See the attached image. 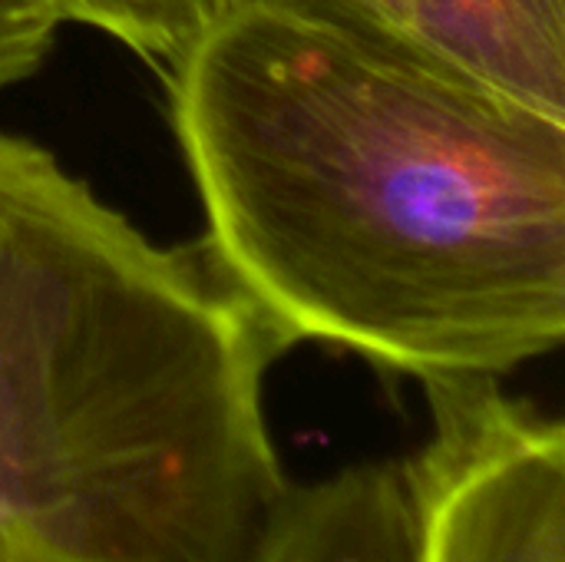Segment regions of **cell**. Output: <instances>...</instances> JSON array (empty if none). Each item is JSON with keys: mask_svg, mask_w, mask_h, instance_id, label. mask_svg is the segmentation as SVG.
<instances>
[{"mask_svg": "<svg viewBox=\"0 0 565 562\" xmlns=\"http://www.w3.org/2000/svg\"><path fill=\"white\" fill-rule=\"evenodd\" d=\"M56 23L93 26L166 76L199 46L228 7L225 0H36Z\"/></svg>", "mask_w": 565, "mask_h": 562, "instance_id": "obj_6", "label": "cell"}, {"mask_svg": "<svg viewBox=\"0 0 565 562\" xmlns=\"http://www.w3.org/2000/svg\"><path fill=\"white\" fill-rule=\"evenodd\" d=\"M278 10L565 119V0H225Z\"/></svg>", "mask_w": 565, "mask_h": 562, "instance_id": "obj_4", "label": "cell"}, {"mask_svg": "<svg viewBox=\"0 0 565 562\" xmlns=\"http://www.w3.org/2000/svg\"><path fill=\"white\" fill-rule=\"evenodd\" d=\"M404 460L417 562H565V431L500 378L427 381Z\"/></svg>", "mask_w": 565, "mask_h": 562, "instance_id": "obj_3", "label": "cell"}, {"mask_svg": "<svg viewBox=\"0 0 565 562\" xmlns=\"http://www.w3.org/2000/svg\"><path fill=\"white\" fill-rule=\"evenodd\" d=\"M278 354L202 245L0 132V562L262 560Z\"/></svg>", "mask_w": 565, "mask_h": 562, "instance_id": "obj_2", "label": "cell"}, {"mask_svg": "<svg viewBox=\"0 0 565 562\" xmlns=\"http://www.w3.org/2000/svg\"><path fill=\"white\" fill-rule=\"evenodd\" d=\"M199 242L281 351L507 378L565 338V119L265 7L169 73Z\"/></svg>", "mask_w": 565, "mask_h": 562, "instance_id": "obj_1", "label": "cell"}, {"mask_svg": "<svg viewBox=\"0 0 565 562\" xmlns=\"http://www.w3.org/2000/svg\"><path fill=\"white\" fill-rule=\"evenodd\" d=\"M258 562H417L404 467L358 464L291 484Z\"/></svg>", "mask_w": 565, "mask_h": 562, "instance_id": "obj_5", "label": "cell"}, {"mask_svg": "<svg viewBox=\"0 0 565 562\" xmlns=\"http://www.w3.org/2000/svg\"><path fill=\"white\" fill-rule=\"evenodd\" d=\"M56 26L36 0H0V93L43 66Z\"/></svg>", "mask_w": 565, "mask_h": 562, "instance_id": "obj_7", "label": "cell"}]
</instances>
